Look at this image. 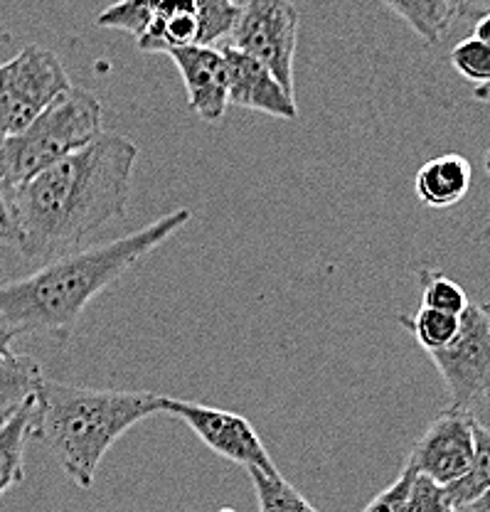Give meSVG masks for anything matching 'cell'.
I'll return each mask as SVG.
<instances>
[{
	"label": "cell",
	"instance_id": "1",
	"mask_svg": "<svg viewBox=\"0 0 490 512\" xmlns=\"http://www.w3.org/2000/svg\"><path fill=\"white\" fill-rule=\"evenodd\" d=\"M138 148L119 133L92 143L5 190L18 220L25 259L50 261L74 252L104 224L126 215Z\"/></svg>",
	"mask_w": 490,
	"mask_h": 512
},
{
	"label": "cell",
	"instance_id": "2",
	"mask_svg": "<svg viewBox=\"0 0 490 512\" xmlns=\"http://www.w3.org/2000/svg\"><path fill=\"white\" fill-rule=\"evenodd\" d=\"M193 220L188 207L175 210L138 232L74 249L45 261L35 274L0 286V325L25 333H47L67 338L84 316L89 303L121 279L143 256L156 252L175 232Z\"/></svg>",
	"mask_w": 490,
	"mask_h": 512
},
{
	"label": "cell",
	"instance_id": "3",
	"mask_svg": "<svg viewBox=\"0 0 490 512\" xmlns=\"http://www.w3.org/2000/svg\"><path fill=\"white\" fill-rule=\"evenodd\" d=\"M163 414V394L89 389L42 380L33 439L55 456L79 490H92L111 446L143 419Z\"/></svg>",
	"mask_w": 490,
	"mask_h": 512
},
{
	"label": "cell",
	"instance_id": "4",
	"mask_svg": "<svg viewBox=\"0 0 490 512\" xmlns=\"http://www.w3.org/2000/svg\"><path fill=\"white\" fill-rule=\"evenodd\" d=\"M101 119L104 109L97 96L87 89L69 87L33 124L10 136H0V188H18L92 143L104 133Z\"/></svg>",
	"mask_w": 490,
	"mask_h": 512
},
{
	"label": "cell",
	"instance_id": "5",
	"mask_svg": "<svg viewBox=\"0 0 490 512\" xmlns=\"http://www.w3.org/2000/svg\"><path fill=\"white\" fill-rule=\"evenodd\" d=\"M72 87L60 57L30 45L0 64V136L23 131Z\"/></svg>",
	"mask_w": 490,
	"mask_h": 512
},
{
	"label": "cell",
	"instance_id": "6",
	"mask_svg": "<svg viewBox=\"0 0 490 512\" xmlns=\"http://www.w3.org/2000/svg\"><path fill=\"white\" fill-rule=\"evenodd\" d=\"M298 10L291 0H244L237 23L222 47H234L262 62L294 94Z\"/></svg>",
	"mask_w": 490,
	"mask_h": 512
},
{
	"label": "cell",
	"instance_id": "7",
	"mask_svg": "<svg viewBox=\"0 0 490 512\" xmlns=\"http://www.w3.org/2000/svg\"><path fill=\"white\" fill-rule=\"evenodd\" d=\"M451 394V407L471 412L490 394V306L468 303L456 338L429 352Z\"/></svg>",
	"mask_w": 490,
	"mask_h": 512
},
{
	"label": "cell",
	"instance_id": "8",
	"mask_svg": "<svg viewBox=\"0 0 490 512\" xmlns=\"http://www.w3.org/2000/svg\"><path fill=\"white\" fill-rule=\"evenodd\" d=\"M163 414H170L183 421V424H188L195 431L197 439L210 451H215L217 456L227 458V461L237 463V466L247 468V471L257 468L266 476H279V468L271 461L257 429L242 414L188 402V399L165 397V394Z\"/></svg>",
	"mask_w": 490,
	"mask_h": 512
},
{
	"label": "cell",
	"instance_id": "9",
	"mask_svg": "<svg viewBox=\"0 0 490 512\" xmlns=\"http://www.w3.org/2000/svg\"><path fill=\"white\" fill-rule=\"evenodd\" d=\"M476 416L466 409L449 407L431 421L422 439L412 448L409 463L439 485H449L471 468L476 439H473Z\"/></svg>",
	"mask_w": 490,
	"mask_h": 512
},
{
	"label": "cell",
	"instance_id": "10",
	"mask_svg": "<svg viewBox=\"0 0 490 512\" xmlns=\"http://www.w3.org/2000/svg\"><path fill=\"white\" fill-rule=\"evenodd\" d=\"M183 77L190 109L207 124H220L229 106V74L220 47L188 45L168 52Z\"/></svg>",
	"mask_w": 490,
	"mask_h": 512
},
{
	"label": "cell",
	"instance_id": "11",
	"mask_svg": "<svg viewBox=\"0 0 490 512\" xmlns=\"http://www.w3.org/2000/svg\"><path fill=\"white\" fill-rule=\"evenodd\" d=\"M220 50L227 62L229 104L259 111V114L274 116V119H296L298 109L294 94L286 92L279 79L262 62L234 50V47H220Z\"/></svg>",
	"mask_w": 490,
	"mask_h": 512
},
{
	"label": "cell",
	"instance_id": "12",
	"mask_svg": "<svg viewBox=\"0 0 490 512\" xmlns=\"http://www.w3.org/2000/svg\"><path fill=\"white\" fill-rule=\"evenodd\" d=\"M141 52H161L200 45V5L197 0H151V18L136 40Z\"/></svg>",
	"mask_w": 490,
	"mask_h": 512
},
{
	"label": "cell",
	"instance_id": "13",
	"mask_svg": "<svg viewBox=\"0 0 490 512\" xmlns=\"http://www.w3.org/2000/svg\"><path fill=\"white\" fill-rule=\"evenodd\" d=\"M471 178V163L461 153H444L419 168L417 178H414V192L422 205L446 210L466 197V192L471 190Z\"/></svg>",
	"mask_w": 490,
	"mask_h": 512
},
{
	"label": "cell",
	"instance_id": "14",
	"mask_svg": "<svg viewBox=\"0 0 490 512\" xmlns=\"http://www.w3.org/2000/svg\"><path fill=\"white\" fill-rule=\"evenodd\" d=\"M37 392L13 414L0 419V498L25 478V441L33 439Z\"/></svg>",
	"mask_w": 490,
	"mask_h": 512
},
{
	"label": "cell",
	"instance_id": "15",
	"mask_svg": "<svg viewBox=\"0 0 490 512\" xmlns=\"http://www.w3.org/2000/svg\"><path fill=\"white\" fill-rule=\"evenodd\" d=\"M42 367L37 360L8 348H0V419L13 414L20 404L28 402L40 389Z\"/></svg>",
	"mask_w": 490,
	"mask_h": 512
},
{
	"label": "cell",
	"instance_id": "16",
	"mask_svg": "<svg viewBox=\"0 0 490 512\" xmlns=\"http://www.w3.org/2000/svg\"><path fill=\"white\" fill-rule=\"evenodd\" d=\"M422 40L436 45L454 23V0H382Z\"/></svg>",
	"mask_w": 490,
	"mask_h": 512
},
{
	"label": "cell",
	"instance_id": "17",
	"mask_svg": "<svg viewBox=\"0 0 490 512\" xmlns=\"http://www.w3.org/2000/svg\"><path fill=\"white\" fill-rule=\"evenodd\" d=\"M473 439H476V453H473L471 468L454 483L444 485L446 498L454 510L471 505L490 488V429L478 419L473 424Z\"/></svg>",
	"mask_w": 490,
	"mask_h": 512
},
{
	"label": "cell",
	"instance_id": "18",
	"mask_svg": "<svg viewBox=\"0 0 490 512\" xmlns=\"http://www.w3.org/2000/svg\"><path fill=\"white\" fill-rule=\"evenodd\" d=\"M399 323L404 328L412 330V335L417 338V343L422 345L426 352H436L451 343L458 333V325H461V316H451V313L434 311V308H419L412 318L399 316Z\"/></svg>",
	"mask_w": 490,
	"mask_h": 512
},
{
	"label": "cell",
	"instance_id": "19",
	"mask_svg": "<svg viewBox=\"0 0 490 512\" xmlns=\"http://www.w3.org/2000/svg\"><path fill=\"white\" fill-rule=\"evenodd\" d=\"M247 473L252 478L254 490H257L259 512H318L294 485L286 483L281 473L279 476H266L257 468Z\"/></svg>",
	"mask_w": 490,
	"mask_h": 512
},
{
	"label": "cell",
	"instance_id": "20",
	"mask_svg": "<svg viewBox=\"0 0 490 512\" xmlns=\"http://www.w3.org/2000/svg\"><path fill=\"white\" fill-rule=\"evenodd\" d=\"M419 284H422V306L434 308V311L451 313V316H461L468 308V296L461 286L456 284L451 276L444 271L424 269L419 274Z\"/></svg>",
	"mask_w": 490,
	"mask_h": 512
},
{
	"label": "cell",
	"instance_id": "21",
	"mask_svg": "<svg viewBox=\"0 0 490 512\" xmlns=\"http://www.w3.org/2000/svg\"><path fill=\"white\" fill-rule=\"evenodd\" d=\"M451 64L466 82H473L476 87L490 82V45L478 37H466L451 50Z\"/></svg>",
	"mask_w": 490,
	"mask_h": 512
},
{
	"label": "cell",
	"instance_id": "22",
	"mask_svg": "<svg viewBox=\"0 0 490 512\" xmlns=\"http://www.w3.org/2000/svg\"><path fill=\"white\" fill-rule=\"evenodd\" d=\"M407 512H456V510L449 505L444 485L426 478L424 473H417L412 483V493H409Z\"/></svg>",
	"mask_w": 490,
	"mask_h": 512
},
{
	"label": "cell",
	"instance_id": "23",
	"mask_svg": "<svg viewBox=\"0 0 490 512\" xmlns=\"http://www.w3.org/2000/svg\"><path fill=\"white\" fill-rule=\"evenodd\" d=\"M414 476H417V468L407 461L404 471L399 473V478L394 480L390 488L382 490L370 505H367L362 512H407L409 493H412Z\"/></svg>",
	"mask_w": 490,
	"mask_h": 512
},
{
	"label": "cell",
	"instance_id": "24",
	"mask_svg": "<svg viewBox=\"0 0 490 512\" xmlns=\"http://www.w3.org/2000/svg\"><path fill=\"white\" fill-rule=\"evenodd\" d=\"M0 244L20 252V244H23V234H20L18 220H15L13 205H10L8 192L0 188Z\"/></svg>",
	"mask_w": 490,
	"mask_h": 512
},
{
	"label": "cell",
	"instance_id": "25",
	"mask_svg": "<svg viewBox=\"0 0 490 512\" xmlns=\"http://www.w3.org/2000/svg\"><path fill=\"white\" fill-rule=\"evenodd\" d=\"M490 13V0H454V18L478 20Z\"/></svg>",
	"mask_w": 490,
	"mask_h": 512
},
{
	"label": "cell",
	"instance_id": "26",
	"mask_svg": "<svg viewBox=\"0 0 490 512\" xmlns=\"http://www.w3.org/2000/svg\"><path fill=\"white\" fill-rule=\"evenodd\" d=\"M473 37H478V40H483L486 45H490V13L481 15V18L476 20V30H473Z\"/></svg>",
	"mask_w": 490,
	"mask_h": 512
},
{
	"label": "cell",
	"instance_id": "27",
	"mask_svg": "<svg viewBox=\"0 0 490 512\" xmlns=\"http://www.w3.org/2000/svg\"><path fill=\"white\" fill-rule=\"evenodd\" d=\"M466 508L473 510V512H490V488L481 495V498L473 500L471 505H466Z\"/></svg>",
	"mask_w": 490,
	"mask_h": 512
},
{
	"label": "cell",
	"instance_id": "28",
	"mask_svg": "<svg viewBox=\"0 0 490 512\" xmlns=\"http://www.w3.org/2000/svg\"><path fill=\"white\" fill-rule=\"evenodd\" d=\"M15 338H18V333H15V330L3 328V325H0V348H8Z\"/></svg>",
	"mask_w": 490,
	"mask_h": 512
},
{
	"label": "cell",
	"instance_id": "29",
	"mask_svg": "<svg viewBox=\"0 0 490 512\" xmlns=\"http://www.w3.org/2000/svg\"><path fill=\"white\" fill-rule=\"evenodd\" d=\"M473 99L486 101V104H490V82H488V84H483V87H476V89H473Z\"/></svg>",
	"mask_w": 490,
	"mask_h": 512
},
{
	"label": "cell",
	"instance_id": "30",
	"mask_svg": "<svg viewBox=\"0 0 490 512\" xmlns=\"http://www.w3.org/2000/svg\"><path fill=\"white\" fill-rule=\"evenodd\" d=\"M486 170L490 173V151L486 153Z\"/></svg>",
	"mask_w": 490,
	"mask_h": 512
},
{
	"label": "cell",
	"instance_id": "31",
	"mask_svg": "<svg viewBox=\"0 0 490 512\" xmlns=\"http://www.w3.org/2000/svg\"><path fill=\"white\" fill-rule=\"evenodd\" d=\"M232 3H234V5H242V3H244V0H232Z\"/></svg>",
	"mask_w": 490,
	"mask_h": 512
}]
</instances>
